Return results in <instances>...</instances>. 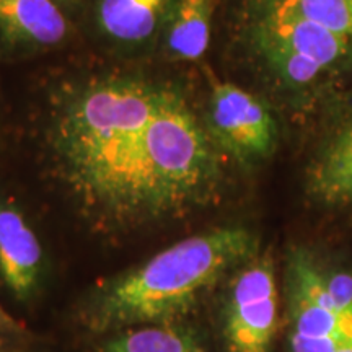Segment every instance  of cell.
Masks as SVG:
<instances>
[{
	"label": "cell",
	"mask_w": 352,
	"mask_h": 352,
	"mask_svg": "<svg viewBox=\"0 0 352 352\" xmlns=\"http://www.w3.org/2000/svg\"><path fill=\"white\" fill-rule=\"evenodd\" d=\"M26 333L23 323L8 315L6 308L0 305V342L10 341L13 338H21Z\"/></svg>",
	"instance_id": "14"
},
{
	"label": "cell",
	"mask_w": 352,
	"mask_h": 352,
	"mask_svg": "<svg viewBox=\"0 0 352 352\" xmlns=\"http://www.w3.org/2000/svg\"><path fill=\"white\" fill-rule=\"evenodd\" d=\"M258 253V235L246 227L195 233L98 285L83 302L82 321L98 334L183 321L210 290Z\"/></svg>",
	"instance_id": "2"
},
{
	"label": "cell",
	"mask_w": 352,
	"mask_h": 352,
	"mask_svg": "<svg viewBox=\"0 0 352 352\" xmlns=\"http://www.w3.org/2000/svg\"><path fill=\"white\" fill-rule=\"evenodd\" d=\"M175 0H96L95 19L103 36L140 46L164 32Z\"/></svg>",
	"instance_id": "10"
},
{
	"label": "cell",
	"mask_w": 352,
	"mask_h": 352,
	"mask_svg": "<svg viewBox=\"0 0 352 352\" xmlns=\"http://www.w3.org/2000/svg\"><path fill=\"white\" fill-rule=\"evenodd\" d=\"M289 352H352V259L294 245L284 261Z\"/></svg>",
	"instance_id": "4"
},
{
	"label": "cell",
	"mask_w": 352,
	"mask_h": 352,
	"mask_svg": "<svg viewBox=\"0 0 352 352\" xmlns=\"http://www.w3.org/2000/svg\"><path fill=\"white\" fill-rule=\"evenodd\" d=\"M39 236L15 202L0 199V279L19 302L38 296L44 279Z\"/></svg>",
	"instance_id": "7"
},
{
	"label": "cell",
	"mask_w": 352,
	"mask_h": 352,
	"mask_svg": "<svg viewBox=\"0 0 352 352\" xmlns=\"http://www.w3.org/2000/svg\"><path fill=\"white\" fill-rule=\"evenodd\" d=\"M69 28L56 0H0V41L12 50H51L67 39Z\"/></svg>",
	"instance_id": "8"
},
{
	"label": "cell",
	"mask_w": 352,
	"mask_h": 352,
	"mask_svg": "<svg viewBox=\"0 0 352 352\" xmlns=\"http://www.w3.org/2000/svg\"><path fill=\"white\" fill-rule=\"evenodd\" d=\"M243 51L276 90H315L352 69V41L264 0H245L240 12Z\"/></svg>",
	"instance_id": "3"
},
{
	"label": "cell",
	"mask_w": 352,
	"mask_h": 352,
	"mask_svg": "<svg viewBox=\"0 0 352 352\" xmlns=\"http://www.w3.org/2000/svg\"><path fill=\"white\" fill-rule=\"evenodd\" d=\"M98 352H208V347L196 328L176 321L109 333Z\"/></svg>",
	"instance_id": "12"
},
{
	"label": "cell",
	"mask_w": 352,
	"mask_h": 352,
	"mask_svg": "<svg viewBox=\"0 0 352 352\" xmlns=\"http://www.w3.org/2000/svg\"><path fill=\"white\" fill-rule=\"evenodd\" d=\"M56 2L59 3V6H69V7H72V6H76V3L80 2V0H56Z\"/></svg>",
	"instance_id": "15"
},
{
	"label": "cell",
	"mask_w": 352,
	"mask_h": 352,
	"mask_svg": "<svg viewBox=\"0 0 352 352\" xmlns=\"http://www.w3.org/2000/svg\"><path fill=\"white\" fill-rule=\"evenodd\" d=\"M41 140L52 179L107 235L179 222L226 186V155L173 78L109 69L60 80L47 95Z\"/></svg>",
	"instance_id": "1"
},
{
	"label": "cell",
	"mask_w": 352,
	"mask_h": 352,
	"mask_svg": "<svg viewBox=\"0 0 352 352\" xmlns=\"http://www.w3.org/2000/svg\"><path fill=\"white\" fill-rule=\"evenodd\" d=\"M307 195L323 208L352 204V113L328 135L307 170Z\"/></svg>",
	"instance_id": "9"
},
{
	"label": "cell",
	"mask_w": 352,
	"mask_h": 352,
	"mask_svg": "<svg viewBox=\"0 0 352 352\" xmlns=\"http://www.w3.org/2000/svg\"><path fill=\"white\" fill-rule=\"evenodd\" d=\"M214 0H175L166 20L165 50L175 60H197L208 51Z\"/></svg>",
	"instance_id": "11"
},
{
	"label": "cell",
	"mask_w": 352,
	"mask_h": 352,
	"mask_svg": "<svg viewBox=\"0 0 352 352\" xmlns=\"http://www.w3.org/2000/svg\"><path fill=\"white\" fill-rule=\"evenodd\" d=\"M274 259L258 253L233 272L222 307L226 352H271L279 329Z\"/></svg>",
	"instance_id": "5"
},
{
	"label": "cell",
	"mask_w": 352,
	"mask_h": 352,
	"mask_svg": "<svg viewBox=\"0 0 352 352\" xmlns=\"http://www.w3.org/2000/svg\"><path fill=\"white\" fill-rule=\"evenodd\" d=\"M352 41V0H264Z\"/></svg>",
	"instance_id": "13"
},
{
	"label": "cell",
	"mask_w": 352,
	"mask_h": 352,
	"mask_svg": "<svg viewBox=\"0 0 352 352\" xmlns=\"http://www.w3.org/2000/svg\"><path fill=\"white\" fill-rule=\"evenodd\" d=\"M204 120L220 152L241 166L263 164L276 151L279 127L270 104L236 83H214Z\"/></svg>",
	"instance_id": "6"
}]
</instances>
